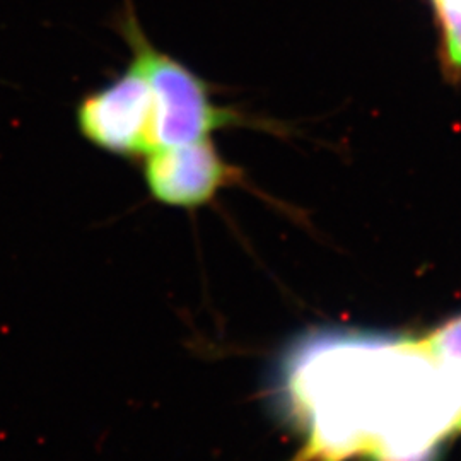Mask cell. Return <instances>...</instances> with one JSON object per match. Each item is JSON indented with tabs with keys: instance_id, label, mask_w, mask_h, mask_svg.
<instances>
[{
	"instance_id": "1",
	"label": "cell",
	"mask_w": 461,
	"mask_h": 461,
	"mask_svg": "<svg viewBox=\"0 0 461 461\" xmlns=\"http://www.w3.org/2000/svg\"><path fill=\"white\" fill-rule=\"evenodd\" d=\"M279 386L320 461H432L461 431V388L425 338L321 332L287 353Z\"/></svg>"
},
{
	"instance_id": "2",
	"label": "cell",
	"mask_w": 461,
	"mask_h": 461,
	"mask_svg": "<svg viewBox=\"0 0 461 461\" xmlns=\"http://www.w3.org/2000/svg\"><path fill=\"white\" fill-rule=\"evenodd\" d=\"M116 31L151 86L154 147L212 138L214 132L241 123V115L214 103L210 86L199 74L149 40L132 0H125L116 16Z\"/></svg>"
},
{
	"instance_id": "3",
	"label": "cell",
	"mask_w": 461,
	"mask_h": 461,
	"mask_svg": "<svg viewBox=\"0 0 461 461\" xmlns=\"http://www.w3.org/2000/svg\"><path fill=\"white\" fill-rule=\"evenodd\" d=\"M79 134L106 154L140 161L154 149V99L140 68L130 60L108 84L86 92L75 106Z\"/></svg>"
},
{
	"instance_id": "4",
	"label": "cell",
	"mask_w": 461,
	"mask_h": 461,
	"mask_svg": "<svg viewBox=\"0 0 461 461\" xmlns=\"http://www.w3.org/2000/svg\"><path fill=\"white\" fill-rule=\"evenodd\" d=\"M149 197L166 207L193 210L238 182L239 171L217 151L212 138L159 145L140 159Z\"/></svg>"
},
{
	"instance_id": "5",
	"label": "cell",
	"mask_w": 461,
	"mask_h": 461,
	"mask_svg": "<svg viewBox=\"0 0 461 461\" xmlns=\"http://www.w3.org/2000/svg\"><path fill=\"white\" fill-rule=\"evenodd\" d=\"M424 338L436 359L461 388V314L443 323Z\"/></svg>"
},
{
	"instance_id": "6",
	"label": "cell",
	"mask_w": 461,
	"mask_h": 461,
	"mask_svg": "<svg viewBox=\"0 0 461 461\" xmlns=\"http://www.w3.org/2000/svg\"><path fill=\"white\" fill-rule=\"evenodd\" d=\"M449 60L461 67V0H432Z\"/></svg>"
}]
</instances>
